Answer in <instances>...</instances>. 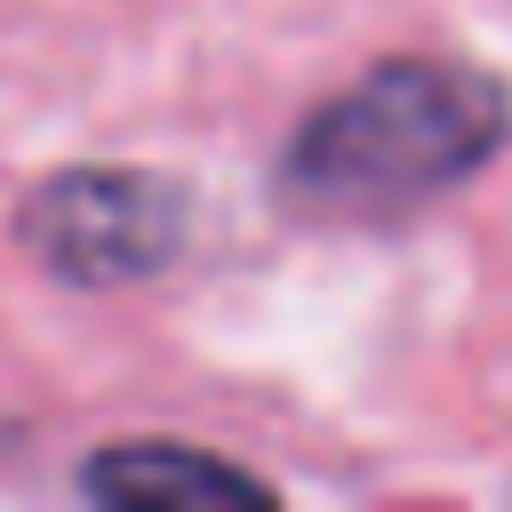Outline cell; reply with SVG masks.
Wrapping results in <instances>:
<instances>
[{"instance_id":"obj_1","label":"cell","mask_w":512,"mask_h":512,"mask_svg":"<svg viewBox=\"0 0 512 512\" xmlns=\"http://www.w3.org/2000/svg\"><path fill=\"white\" fill-rule=\"evenodd\" d=\"M504 128H512V104L488 72L448 56H384L296 128L280 176L304 208L400 216L480 176Z\"/></svg>"},{"instance_id":"obj_2","label":"cell","mask_w":512,"mask_h":512,"mask_svg":"<svg viewBox=\"0 0 512 512\" xmlns=\"http://www.w3.org/2000/svg\"><path fill=\"white\" fill-rule=\"evenodd\" d=\"M24 248L80 288H120L184 248V192L144 168H64L24 200Z\"/></svg>"},{"instance_id":"obj_3","label":"cell","mask_w":512,"mask_h":512,"mask_svg":"<svg viewBox=\"0 0 512 512\" xmlns=\"http://www.w3.org/2000/svg\"><path fill=\"white\" fill-rule=\"evenodd\" d=\"M88 496L120 512H184V504H264V480L192 440H120L88 464Z\"/></svg>"}]
</instances>
